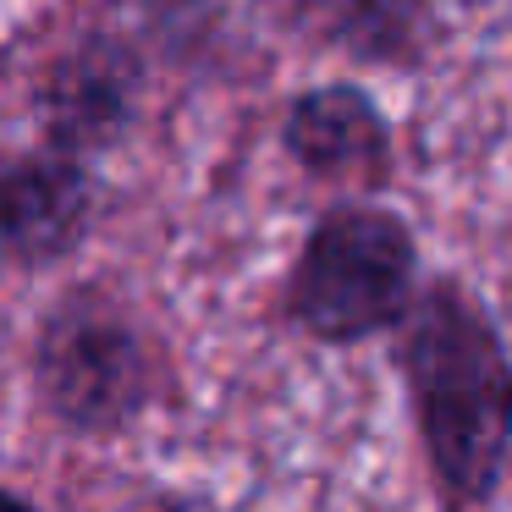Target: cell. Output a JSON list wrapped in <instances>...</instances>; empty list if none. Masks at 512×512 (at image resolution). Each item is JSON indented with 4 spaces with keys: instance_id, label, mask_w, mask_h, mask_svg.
I'll return each instance as SVG.
<instances>
[{
    "instance_id": "1",
    "label": "cell",
    "mask_w": 512,
    "mask_h": 512,
    "mask_svg": "<svg viewBox=\"0 0 512 512\" xmlns=\"http://www.w3.org/2000/svg\"><path fill=\"white\" fill-rule=\"evenodd\" d=\"M397 369L446 507L468 512L496 496L512 457V353L490 309L441 276L402 314Z\"/></svg>"
},
{
    "instance_id": "2",
    "label": "cell",
    "mask_w": 512,
    "mask_h": 512,
    "mask_svg": "<svg viewBox=\"0 0 512 512\" xmlns=\"http://www.w3.org/2000/svg\"><path fill=\"white\" fill-rule=\"evenodd\" d=\"M419 292V243L408 221L375 204H336L309 226L287 276V314L325 347L391 331Z\"/></svg>"
},
{
    "instance_id": "3",
    "label": "cell",
    "mask_w": 512,
    "mask_h": 512,
    "mask_svg": "<svg viewBox=\"0 0 512 512\" xmlns=\"http://www.w3.org/2000/svg\"><path fill=\"white\" fill-rule=\"evenodd\" d=\"M39 402L78 435H122L160 386L144 325L105 292H67L34 342Z\"/></svg>"
},
{
    "instance_id": "4",
    "label": "cell",
    "mask_w": 512,
    "mask_h": 512,
    "mask_svg": "<svg viewBox=\"0 0 512 512\" xmlns=\"http://www.w3.org/2000/svg\"><path fill=\"white\" fill-rule=\"evenodd\" d=\"M94 177L89 160L67 149H39L0 166V254L23 270L61 265L78 254L94 226Z\"/></svg>"
},
{
    "instance_id": "5",
    "label": "cell",
    "mask_w": 512,
    "mask_h": 512,
    "mask_svg": "<svg viewBox=\"0 0 512 512\" xmlns=\"http://www.w3.org/2000/svg\"><path fill=\"white\" fill-rule=\"evenodd\" d=\"M138 94H144L138 50L122 39H89L50 67L45 89H39V116H45L50 144L89 160L127 138L138 116Z\"/></svg>"
},
{
    "instance_id": "6",
    "label": "cell",
    "mask_w": 512,
    "mask_h": 512,
    "mask_svg": "<svg viewBox=\"0 0 512 512\" xmlns=\"http://www.w3.org/2000/svg\"><path fill=\"white\" fill-rule=\"evenodd\" d=\"M281 144L309 177H369L391 160V127L358 83H320L292 100Z\"/></svg>"
},
{
    "instance_id": "7",
    "label": "cell",
    "mask_w": 512,
    "mask_h": 512,
    "mask_svg": "<svg viewBox=\"0 0 512 512\" xmlns=\"http://www.w3.org/2000/svg\"><path fill=\"white\" fill-rule=\"evenodd\" d=\"M309 17L364 67H413L430 45V0H309Z\"/></svg>"
},
{
    "instance_id": "8",
    "label": "cell",
    "mask_w": 512,
    "mask_h": 512,
    "mask_svg": "<svg viewBox=\"0 0 512 512\" xmlns=\"http://www.w3.org/2000/svg\"><path fill=\"white\" fill-rule=\"evenodd\" d=\"M0 512H39L34 501H23L17 490H0Z\"/></svg>"
},
{
    "instance_id": "9",
    "label": "cell",
    "mask_w": 512,
    "mask_h": 512,
    "mask_svg": "<svg viewBox=\"0 0 512 512\" xmlns=\"http://www.w3.org/2000/svg\"><path fill=\"white\" fill-rule=\"evenodd\" d=\"M127 512H188L182 501H155V507H127Z\"/></svg>"
}]
</instances>
